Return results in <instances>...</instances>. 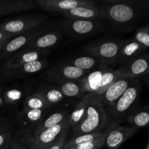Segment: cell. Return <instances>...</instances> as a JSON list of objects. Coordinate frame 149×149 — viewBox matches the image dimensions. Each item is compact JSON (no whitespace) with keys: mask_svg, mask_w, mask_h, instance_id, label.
I'll use <instances>...</instances> for the list:
<instances>
[{"mask_svg":"<svg viewBox=\"0 0 149 149\" xmlns=\"http://www.w3.org/2000/svg\"><path fill=\"white\" fill-rule=\"evenodd\" d=\"M122 78L118 69L102 64L96 69L87 73L81 79L84 94L99 96L103 94L108 87L119 79Z\"/></svg>","mask_w":149,"mask_h":149,"instance_id":"obj_4","label":"cell"},{"mask_svg":"<svg viewBox=\"0 0 149 149\" xmlns=\"http://www.w3.org/2000/svg\"><path fill=\"white\" fill-rule=\"evenodd\" d=\"M52 109L45 100L33 91V87L25 98L20 110H47Z\"/></svg>","mask_w":149,"mask_h":149,"instance_id":"obj_29","label":"cell"},{"mask_svg":"<svg viewBox=\"0 0 149 149\" xmlns=\"http://www.w3.org/2000/svg\"><path fill=\"white\" fill-rule=\"evenodd\" d=\"M68 130H69L68 116L61 123L47 128L37 135L33 136L39 149H48Z\"/></svg>","mask_w":149,"mask_h":149,"instance_id":"obj_19","label":"cell"},{"mask_svg":"<svg viewBox=\"0 0 149 149\" xmlns=\"http://www.w3.org/2000/svg\"><path fill=\"white\" fill-rule=\"evenodd\" d=\"M105 136H106V135L94 141H90V142L80 144L77 146L71 147V148L68 149H101L103 147Z\"/></svg>","mask_w":149,"mask_h":149,"instance_id":"obj_33","label":"cell"},{"mask_svg":"<svg viewBox=\"0 0 149 149\" xmlns=\"http://www.w3.org/2000/svg\"><path fill=\"white\" fill-rule=\"evenodd\" d=\"M33 91L42 97L51 109L68 106L71 103L64 97L55 84L41 83L33 88Z\"/></svg>","mask_w":149,"mask_h":149,"instance_id":"obj_15","label":"cell"},{"mask_svg":"<svg viewBox=\"0 0 149 149\" xmlns=\"http://www.w3.org/2000/svg\"><path fill=\"white\" fill-rule=\"evenodd\" d=\"M11 130L14 131L13 119L5 115L0 114V133Z\"/></svg>","mask_w":149,"mask_h":149,"instance_id":"obj_35","label":"cell"},{"mask_svg":"<svg viewBox=\"0 0 149 149\" xmlns=\"http://www.w3.org/2000/svg\"><path fill=\"white\" fill-rule=\"evenodd\" d=\"M71 109H70L69 107H67V106H63V107L51 109L47 113L39 126L33 131L32 135L33 136L37 135L38 134L42 132L45 130L62 122L69 116Z\"/></svg>","mask_w":149,"mask_h":149,"instance_id":"obj_22","label":"cell"},{"mask_svg":"<svg viewBox=\"0 0 149 149\" xmlns=\"http://www.w3.org/2000/svg\"><path fill=\"white\" fill-rule=\"evenodd\" d=\"M103 22L114 33H129L148 15V0H103Z\"/></svg>","mask_w":149,"mask_h":149,"instance_id":"obj_1","label":"cell"},{"mask_svg":"<svg viewBox=\"0 0 149 149\" xmlns=\"http://www.w3.org/2000/svg\"><path fill=\"white\" fill-rule=\"evenodd\" d=\"M132 80L133 79H119L111 84L103 94L97 96L107 111L119 100V97L132 83Z\"/></svg>","mask_w":149,"mask_h":149,"instance_id":"obj_20","label":"cell"},{"mask_svg":"<svg viewBox=\"0 0 149 149\" xmlns=\"http://www.w3.org/2000/svg\"><path fill=\"white\" fill-rule=\"evenodd\" d=\"M69 134V130L65 131L62 136L56 141L54 144H52L50 147L48 149H63L64 144H65V141H66L67 138H68V135Z\"/></svg>","mask_w":149,"mask_h":149,"instance_id":"obj_36","label":"cell"},{"mask_svg":"<svg viewBox=\"0 0 149 149\" xmlns=\"http://www.w3.org/2000/svg\"><path fill=\"white\" fill-rule=\"evenodd\" d=\"M1 89H2V84L0 83V114L5 115V113H8V111H7V109L4 104V100H3Z\"/></svg>","mask_w":149,"mask_h":149,"instance_id":"obj_37","label":"cell"},{"mask_svg":"<svg viewBox=\"0 0 149 149\" xmlns=\"http://www.w3.org/2000/svg\"><path fill=\"white\" fill-rule=\"evenodd\" d=\"M32 87L25 83L12 82L9 85H2L1 94L8 113L15 116L21 109L22 104Z\"/></svg>","mask_w":149,"mask_h":149,"instance_id":"obj_9","label":"cell"},{"mask_svg":"<svg viewBox=\"0 0 149 149\" xmlns=\"http://www.w3.org/2000/svg\"><path fill=\"white\" fill-rule=\"evenodd\" d=\"M125 122H127L129 126L137 130L147 127L149 122L148 106H138L127 116Z\"/></svg>","mask_w":149,"mask_h":149,"instance_id":"obj_26","label":"cell"},{"mask_svg":"<svg viewBox=\"0 0 149 149\" xmlns=\"http://www.w3.org/2000/svg\"><path fill=\"white\" fill-rule=\"evenodd\" d=\"M64 18L72 20L103 21V13L100 5L78 7L61 13Z\"/></svg>","mask_w":149,"mask_h":149,"instance_id":"obj_21","label":"cell"},{"mask_svg":"<svg viewBox=\"0 0 149 149\" xmlns=\"http://www.w3.org/2000/svg\"><path fill=\"white\" fill-rule=\"evenodd\" d=\"M50 110H20L12 118L14 134H32Z\"/></svg>","mask_w":149,"mask_h":149,"instance_id":"obj_10","label":"cell"},{"mask_svg":"<svg viewBox=\"0 0 149 149\" xmlns=\"http://www.w3.org/2000/svg\"><path fill=\"white\" fill-rule=\"evenodd\" d=\"M63 33L57 27L45 32L28 44L22 50H47L58 46L62 42Z\"/></svg>","mask_w":149,"mask_h":149,"instance_id":"obj_18","label":"cell"},{"mask_svg":"<svg viewBox=\"0 0 149 149\" xmlns=\"http://www.w3.org/2000/svg\"><path fill=\"white\" fill-rule=\"evenodd\" d=\"M87 103V95H84L82 97L76 102L75 105L71 109L68 116L69 122V130L77 126L83 119L85 113Z\"/></svg>","mask_w":149,"mask_h":149,"instance_id":"obj_28","label":"cell"},{"mask_svg":"<svg viewBox=\"0 0 149 149\" xmlns=\"http://www.w3.org/2000/svg\"><path fill=\"white\" fill-rule=\"evenodd\" d=\"M138 131L136 128L129 125L124 126L120 124L111 123L106 129L103 147L108 149L118 148Z\"/></svg>","mask_w":149,"mask_h":149,"instance_id":"obj_13","label":"cell"},{"mask_svg":"<svg viewBox=\"0 0 149 149\" xmlns=\"http://www.w3.org/2000/svg\"><path fill=\"white\" fill-rule=\"evenodd\" d=\"M13 143L15 149H39L32 134H14Z\"/></svg>","mask_w":149,"mask_h":149,"instance_id":"obj_31","label":"cell"},{"mask_svg":"<svg viewBox=\"0 0 149 149\" xmlns=\"http://www.w3.org/2000/svg\"><path fill=\"white\" fill-rule=\"evenodd\" d=\"M65 63L73 65L76 68H79V69L83 70V71H88V72H90V71L96 69L103 64L96 58L87 55L71 58V59L65 61Z\"/></svg>","mask_w":149,"mask_h":149,"instance_id":"obj_27","label":"cell"},{"mask_svg":"<svg viewBox=\"0 0 149 149\" xmlns=\"http://www.w3.org/2000/svg\"><path fill=\"white\" fill-rule=\"evenodd\" d=\"M146 50V49L133 38L124 39L118 58V63L123 65L130 62L143 55Z\"/></svg>","mask_w":149,"mask_h":149,"instance_id":"obj_23","label":"cell"},{"mask_svg":"<svg viewBox=\"0 0 149 149\" xmlns=\"http://www.w3.org/2000/svg\"><path fill=\"white\" fill-rule=\"evenodd\" d=\"M55 85L58 87V89L63 95L64 97L70 102L79 100L85 95L81 79L78 80H74V81H66V82L55 84Z\"/></svg>","mask_w":149,"mask_h":149,"instance_id":"obj_25","label":"cell"},{"mask_svg":"<svg viewBox=\"0 0 149 149\" xmlns=\"http://www.w3.org/2000/svg\"><path fill=\"white\" fill-rule=\"evenodd\" d=\"M145 149H149V143L148 142L146 144V148Z\"/></svg>","mask_w":149,"mask_h":149,"instance_id":"obj_41","label":"cell"},{"mask_svg":"<svg viewBox=\"0 0 149 149\" xmlns=\"http://www.w3.org/2000/svg\"><path fill=\"white\" fill-rule=\"evenodd\" d=\"M9 149H15V146H14V145H13V141H12L11 146H10V148Z\"/></svg>","mask_w":149,"mask_h":149,"instance_id":"obj_40","label":"cell"},{"mask_svg":"<svg viewBox=\"0 0 149 149\" xmlns=\"http://www.w3.org/2000/svg\"><path fill=\"white\" fill-rule=\"evenodd\" d=\"M36 7V1L33 0H0V17L34 10Z\"/></svg>","mask_w":149,"mask_h":149,"instance_id":"obj_24","label":"cell"},{"mask_svg":"<svg viewBox=\"0 0 149 149\" xmlns=\"http://www.w3.org/2000/svg\"><path fill=\"white\" fill-rule=\"evenodd\" d=\"M142 84L138 79L132 80L125 93L108 111L112 123L120 124L125 122L127 116L139 106Z\"/></svg>","mask_w":149,"mask_h":149,"instance_id":"obj_5","label":"cell"},{"mask_svg":"<svg viewBox=\"0 0 149 149\" xmlns=\"http://www.w3.org/2000/svg\"><path fill=\"white\" fill-rule=\"evenodd\" d=\"M36 3L44 11L61 14L78 7L97 5L93 0H36Z\"/></svg>","mask_w":149,"mask_h":149,"instance_id":"obj_14","label":"cell"},{"mask_svg":"<svg viewBox=\"0 0 149 149\" xmlns=\"http://www.w3.org/2000/svg\"><path fill=\"white\" fill-rule=\"evenodd\" d=\"M106 133V130L104 131L99 132H94V133H86L81 134L77 135H71L69 138H67L64 144L63 149H68L71 147L77 146L80 144L85 143L94 141L95 140L99 139L104 136Z\"/></svg>","mask_w":149,"mask_h":149,"instance_id":"obj_30","label":"cell"},{"mask_svg":"<svg viewBox=\"0 0 149 149\" xmlns=\"http://www.w3.org/2000/svg\"><path fill=\"white\" fill-rule=\"evenodd\" d=\"M58 28L68 37L84 39L108 31L106 23L100 20H72L61 18L58 20Z\"/></svg>","mask_w":149,"mask_h":149,"instance_id":"obj_6","label":"cell"},{"mask_svg":"<svg viewBox=\"0 0 149 149\" xmlns=\"http://www.w3.org/2000/svg\"><path fill=\"white\" fill-rule=\"evenodd\" d=\"M50 53L51 49H47V50H36V49L20 50L8 57L5 60L0 69L14 68V67L19 66V65L29 63L46 59L47 57Z\"/></svg>","mask_w":149,"mask_h":149,"instance_id":"obj_16","label":"cell"},{"mask_svg":"<svg viewBox=\"0 0 149 149\" xmlns=\"http://www.w3.org/2000/svg\"><path fill=\"white\" fill-rule=\"evenodd\" d=\"M48 15L44 13H31L9 19L0 23V29L15 36L47 22Z\"/></svg>","mask_w":149,"mask_h":149,"instance_id":"obj_8","label":"cell"},{"mask_svg":"<svg viewBox=\"0 0 149 149\" xmlns=\"http://www.w3.org/2000/svg\"><path fill=\"white\" fill-rule=\"evenodd\" d=\"M122 78H141L148 74V54L143 53L133 61L123 64L118 68Z\"/></svg>","mask_w":149,"mask_h":149,"instance_id":"obj_17","label":"cell"},{"mask_svg":"<svg viewBox=\"0 0 149 149\" xmlns=\"http://www.w3.org/2000/svg\"><path fill=\"white\" fill-rule=\"evenodd\" d=\"M13 37V36L7 34V33H6L5 32L3 31L2 30L0 29V43L4 42H7V41H8L9 39H10Z\"/></svg>","mask_w":149,"mask_h":149,"instance_id":"obj_38","label":"cell"},{"mask_svg":"<svg viewBox=\"0 0 149 149\" xmlns=\"http://www.w3.org/2000/svg\"><path fill=\"white\" fill-rule=\"evenodd\" d=\"M48 65L47 59L23 64L14 68L0 69V83L15 82L17 80L42 71Z\"/></svg>","mask_w":149,"mask_h":149,"instance_id":"obj_12","label":"cell"},{"mask_svg":"<svg viewBox=\"0 0 149 149\" xmlns=\"http://www.w3.org/2000/svg\"><path fill=\"white\" fill-rule=\"evenodd\" d=\"M13 135V130L0 133V149H9L10 148Z\"/></svg>","mask_w":149,"mask_h":149,"instance_id":"obj_34","label":"cell"},{"mask_svg":"<svg viewBox=\"0 0 149 149\" xmlns=\"http://www.w3.org/2000/svg\"><path fill=\"white\" fill-rule=\"evenodd\" d=\"M123 40L113 37L100 38L84 45L82 51L86 55L95 57L105 65L110 67L118 63Z\"/></svg>","mask_w":149,"mask_h":149,"instance_id":"obj_3","label":"cell"},{"mask_svg":"<svg viewBox=\"0 0 149 149\" xmlns=\"http://www.w3.org/2000/svg\"><path fill=\"white\" fill-rule=\"evenodd\" d=\"M87 73H89L88 71H83L63 63L53 65L47 70L42 75V77L47 83L58 84L66 81L80 79Z\"/></svg>","mask_w":149,"mask_h":149,"instance_id":"obj_11","label":"cell"},{"mask_svg":"<svg viewBox=\"0 0 149 149\" xmlns=\"http://www.w3.org/2000/svg\"><path fill=\"white\" fill-rule=\"evenodd\" d=\"M1 42V43H0V52H1V51L2 50L3 47H4V45H5L6 42Z\"/></svg>","mask_w":149,"mask_h":149,"instance_id":"obj_39","label":"cell"},{"mask_svg":"<svg viewBox=\"0 0 149 149\" xmlns=\"http://www.w3.org/2000/svg\"><path fill=\"white\" fill-rule=\"evenodd\" d=\"M53 27L54 24L52 22H45L31 30L13 36L4 45L0 52V60H6L10 55L22 50L35 38L53 29Z\"/></svg>","mask_w":149,"mask_h":149,"instance_id":"obj_7","label":"cell"},{"mask_svg":"<svg viewBox=\"0 0 149 149\" xmlns=\"http://www.w3.org/2000/svg\"><path fill=\"white\" fill-rule=\"evenodd\" d=\"M87 95V103L82 120L70 130L71 135L94 133L104 131L112 123L110 116L98 97Z\"/></svg>","mask_w":149,"mask_h":149,"instance_id":"obj_2","label":"cell"},{"mask_svg":"<svg viewBox=\"0 0 149 149\" xmlns=\"http://www.w3.org/2000/svg\"><path fill=\"white\" fill-rule=\"evenodd\" d=\"M133 39L138 42L140 45L143 46L146 49L149 47V26L147 25L146 26L138 28L135 30Z\"/></svg>","mask_w":149,"mask_h":149,"instance_id":"obj_32","label":"cell"}]
</instances>
